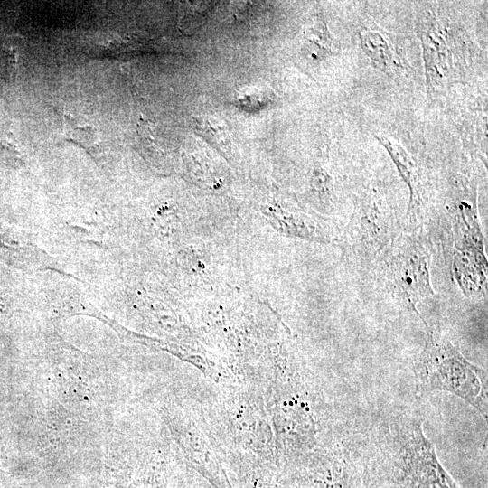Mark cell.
Returning a JSON list of instances; mask_svg holds the SVG:
<instances>
[{"label": "cell", "instance_id": "cell-1", "mask_svg": "<svg viewBox=\"0 0 488 488\" xmlns=\"http://www.w3.org/2000/svg\"><path fill=\"white\" fill-rule=\"evenodd\" d=\"M427 333V340L413 368L418 390L424 394L434 391L454 394L486 418V370L469 361L448 339L428 327Z\"/></svg>", "mask_w": 488, "mask_h": 488}, {"label": "cell", "instance_id": "cell-2", "mask_svg": "<svg viewBox=\"0 0 488 488\" xmlns=\"http://www.w3.org/2000/svg\"><path fill=\"white\" fill-rule=\"evenodd\" d=\"M401 230L386 195L371 188L356 199L352 217L340 236V245L348 260L361 267H371Z\"/></svg>", "mask_w": 488, "mask_h": 488}, {"label": "cell", "instance_id": "cell-3", "mask_svg": "<svg viewBox=\"0 0 488 488\" xmlns=\"http://www.w3.org/2000/svg\"><path fill=\"white\" fill-rule=\"evenodd\" d=\"M419 236L412 229L402 230L374 266L384 290L417 314L418 304L435 294L429 253Z\"/></svg>", "mask_w": 488, "mask_h": 488}, {"label": "cell", "instance_id": "cell-4", "mask_svg": "<svg viewBox=\"0 0 488 488\" xmlns=\"http://www.w3.org/2000/svg\"><path fill=\"white\" fill-rule=\"evenodd\" d=\"M392 432L394 466L404 488H459L441 465L421 421L402 419Z\"/></svg>", "mask_w": 488, "mask_h": 488}, {"label": "cell", "instance_id": "cell-5", "mask_svg": "<svg viewBox=\"0 0 488 488\" xmlns=\"http://www.w3.org/2000/svg\"><path fill=\"white\" fill-rule=\"evenodd\" d=\"M421 32L427 90L436 94L449 81L452 70L451 52L444 30L436 18H427Z\"/></svg>", "mask_w": 488, "mask_h": 488}, {"label": "cell", "instance_id": "cell-6", "mask_svg": "<svg viewBox=\"0 0 488 488\" xmlns=\"http://www.w3.org/2000/svg\"><path fill=\"white\" fill-rule=\"evenodd\" d=\"M392 159L400 177L409 191L407 219L409 225H417L423 210L424 197L421 173L416 159L396 140L384 135H374Z\"/></svg>", "mask_w": 488, "mask_h": 488}, {"label": "cell", "instance_id": "cell-7", "mask_svg": "<svg viewBox=\"0 0 488 488\" xmlns=\"http://www.w3.org/2000/svg\"><path fill=\"white\" fill-rule=\"evenodd\" d=\"M359 35L361 49L374 68L389 77L400 75V61L390 42L381 33L363 29Z\"/></svg>", "mask_w": 488, "mask_h": 488}, {"label": "cell", "instance_id": "cell-8", "mask_svg": "<svg viewBox=\"0 0 488 488\" xmlns=\"http://www.w3.org/2000/svg\"><path fill=\"white\" fill-rule=\"evenodd\" d=\"M333 36L324 15L315 14L305 25L301 38V52L309 61L320 62L332 54Z\"/></svg>", "mask_w": 488, "mask_h": 488}, {"label": "cell", "instance_id": "cell-9", "mask_svg": "<svg viewBox=\"0 0 488 488\" xmlns=\"http://www.w3.org/2000/svg\"><path fill=\"white\" fill-rule=\"evenodd\" d=\"M61 126L62 136L67 141L78 144L89 153L99 148V137L94 127L80 124L69 114L62 115Z\"/></svg>", "mask_w": 488, "mask_h": 488}, {"label": "cell", "instance_id": "cell-10", "mask_svg": "<svg viewBox=\"0 0 488 488\" xmlns=\"http://www.w3.org/2000/svg\"><path fill=\"white\" fill-rule=\"evenodd\" d=\"M192 122L194 130L208 142L220 149H230L232 142L230 133L223 122L210 116L194 117Z\"/></svg>", "mask_w": 488, "mask_h": 488}, {"label": "cell", "instance_id": "cell-11", "mask_svg": "<svg viewBox=\"0 0 488 488\" xmlns=\"http://www.w3.org/2000/svg\"><path fill=\"white\" fill-rule=\"evenodd\" d=\"M312 184L320 199L323 201L332 199L334 190L333 178L325 169L323 167L314 169Z\"/></svg>", "mask_w": 488, "mask_h": 488}]
</instances>
